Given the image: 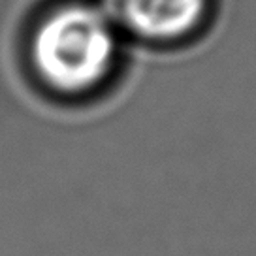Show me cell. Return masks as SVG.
<instances>
[{
	"label": "cell",
	"instance_id": "cell-2",
	"mask_svg": "<svg viewBox=\"0 0 256 256\" xmlns=\"http://www.w3.org/2000/svg\"><path fill=\"white\" fill-rule=\"evenodd\" d=\"M115 26L151 44H177L206 24L209 0H100Z\"/></svg>",
	"mask_w": 256,
	"mask_h": 256
},
{
	"label": "cell",
	"instance_id": "cell-1",
	"mask_svg": "<svg viewBox=\"0 0 256 256\" xmlns=\"http://www.w3.org/2000/svg\"><path fill=\"white\" fill-rule=\"evenodd\" d=\"M115 24L98 6L64 2L48 10L28 36V62L48 90L85 96L104 85L117 64Z\"/></svg>",
	"mask_w": 256,
	"mask_h": 256
}]
</instances>
